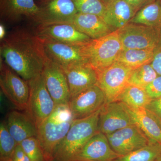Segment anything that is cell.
Returning a JSON list of instances; mask_svg holds the SVG:
<instances>
[{
    "label": "cell",
    "instance_id": "1",
    "mask_svg": "<svg viewBox=\"0 0 161 161\" xmlns=\"http://www.w3.org/2000/svg\"><path fill=\"white\" fill-rule=\"evenodd\" d=\"M0 54L3 62L27 81L42 74L47 59L40 38L23 29L2 40Z\"/></svg>",
    "mask_w": 161,
    "mask_h": 161
},
{
    "label": "cell",
    "instance_id": "2",
    "mask_svg": "<svg viewBox=\"0 0 161 161\" xmlns=\"http://www.w3.org/2000/svg\"><path fill=\"white\" fill-rule=\"evenodd\" d=\"M75 118L68 104L56 106L37 128V138L45 161L53 160L56 147L67 134Z\"/></svg>",
    "mask_w": 161,
    "mask_h": 161
},
{
    "label": "cell",
    "instance_id": "3",
    "mask_svg": "<svg viewBox=\"0 0 161 161\" xmlns=\"http://www.w3.org/2000/svg\"><path fill=\"white\" fill-rule=\"evenodd\" d=\"M101 109L89 116L74 120L67 134L56 147L52 161H72L90 139L99 132Z\"/></svg>",
    "mask_w": 161,
    "mask_h": 161
},
{
    "label": "cell",
    "instance_id": "4",
    "mask_svg": "<svg viewBox=\"0 0 161 161\" xmlns=\"http://www.w3.org/2000/svg\"><path fill=\"white\" fill-rule=\"evenodd\" d=\"M86 63L95 70L103 69L116 61L123 49L116 31L97 39H92L81 46Z\"/></svg>",
    "mask_w": 161,
    "mask_h": 161
},
{
    "label": "cell",
    "instance_id": "5",
    "mask_svg": "<svg viewBox=\"0 0 161 161\" xmlns=\"http://www.w3.org/2000/svg\"><path fill=\"white\" fill-rule=\"evenodd\" d=\"M27 82L30 95L26 113L38 128L53 112L56 105L47 88L42 74Z\"/></svg>",
    "mask_w": 161,
    "mask_h": 161
},
{
    "label": "cell",
    "instance_id": "6",
    "mask_svg": "<svg viewBox=\"0 0 161 161\" xmlns=\"http://www.w3.org/2000/svg\"><path fill=\"white\" fill-rule=\"evenodd\" d=\"M132 70L115 61L106 68L96 70L98 76L97 85L104 94L106 103L117 101L119 95L129 84Z\"/></svg>",
    "mask_w": 161,
    "mask_h": 161
},
{
    "label": "cell",
    "instance_id": "7",
    "mask_svg": "<svg viewBox=\"0 0 161 161\" xmlns=\"http://www.w3.org/2000/svg\"><path fill=\"white\" fill-rule=\"evenodd\" d=\"M123 49H155L161 42V33L142 24L129 23L116 31Z\"/></svg>",
    "mask_w": 161,
    "mask_h": 161
},
{
    "label": "cell",
    "instance_id": "8",
    "mask_svg": "<svg viewBox=\"0 0 161 161\" xmlns=\"http://www.w3.org/2000/svg\"><path fill=\"white\" fill-rule=\"evenodd\" d=\"M0 86L4 95L19 110H26L30 88L28 82L21 78L1 59Z\"/></svg>",
    "mask_w": 161,
    "mask_h": 161
},
{
    "label": "cell",
    "instance_id": "9",
    "mask_svg": "<svg viewBox=\"0 0 161 161\" xmlns=\"http://www.w3.org/2000/svg\"><path fill=\"white\" fill-rule=\"evenodd\" d=\"M38 6L33 20L38 24L72 23L78 13L72 0H46Z\"/></svg>",
    "mask_w": 161,
    "mask_h": 161
},
{
    "label": "cell",
    "instance_id": "10",
    "mask_svg": "<svg viewBox=\"0 0 161 161\" xmlns=\"http://www.w3.org/2000/svg\"><path fill=\"white\" fill-rule=\"evenodd\" d=\"M106 136L111 148L119 156L146 147L152 142L135 125L123 128Z\"/></svg>",
    "mask_w": 161,
    "mask_h": 161
},
{
    "label": "cell",
    "instance_id": "11",
    "mask_svg": "<svg viewBox=\"0 0 161 161\" xmlns=\"http://www.w3.org/2000/svg\"><path fill=\"white\" fill-rule=\"evenodd\" d=\"M40 39L46 58L62 69L87 63L82 53L81 45H71L45 38Z\"/></svg>",
    "mask_w": 161,
    "mask_h": 161
},
{
    "label": "cell",
    "instance_id": "12",
    "mask_svg": "<svg viewBox=\"0 0 161 161\" xmlns=\"http://www.w3.org/2000/svg\"><path fill=\"white\" fill-rule=\"evenodd\" d=\"M42 75L56 106L68 104L70 98L69 86L63 69L47 59Z\"/></svg>",
    "mask_w": 161,
    "mask_h": 161
},
{
    "label": "cell",
    "instance_id": "13",
    "mask_svg": "<svg viewBox=\"0 0 161 161\" xmlns=\"http://www.w3.org/2000/svg\"><path fill=\"white\" fill-rule=\"evenodd\" d=\"M106 103L104 94L96 85L72 97L68 105L75 119H79L94 114Z\"/></svg>",
    "mask_w": 161,
    "mask_h": 161
},
{
    "label": "cell",
    "instance_id": "14",
    "mask_svg": "<svg viewBox=\"0 0 161 161\" xmlns=\"http://www.w3.org/2000/svg\"><path fill=\"white\" fill-rule=\"evenodd\" d=\"M135 125L125 105L119 101L106 103L98 119V131L106 135Z\"/></svg>",
    "mask_w": 161,
    "mask_h": 161
},
{
    "label": "cell",
    "instance_id": "15",
    "mask_svg": "<svg viewBox=\"0 0 161 161\" xmlns=\"http://www.w3.org/2000/svg\"><path fill=\"white\" fill-rule=\"evenodd\" d=\"M38 25L34 33L40 38L78 46L83 45L92 40L79 31L72 23Z\"/></svg>",
    "mask_w": 161,
    "mask_h": 161
},
{
    "label": "cell",
    "instance_id": "16",
    "mask_svg": "<svg viewBox=\"0 0 161 161\" xmlns=\"http://www.w3.org/2000/svg\"><path fill=\"white\" fill-rule=\"evenodd\" d=\"M119 157L111 148L106 135L98 132L90 139L72 161H112Z\"/></svg>",
    "mask_w": 161,
    "mask_h": 161
},
{
    "label": "cell",
    "instance_id": "17",
    "mask_svg": "<svg viewBox=\"0 0 161 161\" xmlns=\"http://www.w3.org/2000/svg\"><path fill=\"white\" fill-rule=\"evenodd\" d=\"M63 69L67 78L70 98L97 85V72L88 64H75Z\"/></svg>",
    "mask_w": 161,
    "mask_h": 161
},
{
    "label": "cell",
    "instance_id": "18",
    "mask_svg": "<svg viewBox=\"0 0 161 161\" xmlns=\"http://www.w3.org/2000/svg\"><path fill=\"white\" fill-rule=\"evenodd\" d=\"M136 13L125 0H111L106 3L103 19L114 32L130 23Z\"/></svg>",
    "mask_w": 161,
    "mask_h": 161
},
{
    "label": "cell",
    "instance_id": "19",
    "mask_svg": "<svg viewBox=\"0 0 161 161\" xmlns=\"http://www.w3.org/2000/svg\"><path fill=\"white\" fill-rule=\"evenodd\" d=\"M39 7L35 0H0L1 17L16 22L23 17L34 19Z\"/></svg>",
    "mask_w": 161,
    "mask_h": 161
},
{
    "label": "cell",
    "instance_id": "20",
    "mask_svg": "<svg viewBox=\"0 0 161 161\" xmlns=\"http://www.w3.org/2000/svg\"><path fill=\"white\" fill-rule=\"evenodd\" d=\"M8 130L18 144L32 136H37V128L27 113L13 110L8 113L6 121Z\"/></svg>",
    "mask_w": 161,
    "mask_h": 161
},
{
    "label": "cell",
    "instance_id": "21",
    "mask_svg": "<svg viewBox=\"0 0 161 161\" xmlns=\"http://www.w3.org/2000/svg\"><path fill=\"white\" fill-rule=\"evenodd\" d=\"M72 24L92 39L103 37L112 32L103 18L97 15L78 13Z\"/></svg>",
    "mask_w": 161,
    "mask_h": 161
},
{
    "label": "cell",
    "instance_id": "22",
    "mask_svg": "<svg viewBox=\"0 0 161 161\" xmlns=\"http://www.w3.org/2000/svg\"><path fill=\"white\" fill-rule=\"evenodd\" d=\"M123 104L130 113L134 124L150 140L161 144V126L152 114L146 108H134Z\"/></svg>",
    "mask_w": 161,
    "mask_h": 161
},
{
    "label": "cell",
    "instance_id": "23",
    "mask_svg": "<svg viewBox=\"0 0 161 161\" xmlns=\"http://www.w3.org/2000/svg\"><path fill=\"white\" fill-rule=\"evenodd\" d=\"M130 23L150 26L161 33L160 0H155L139 10Z\"/></svg>",
    "mask_w": 161,
    "mask_h": 161
},
{
    "label": "cell",
    "instance_id": "24",
    "mask_svg": "<svg viewBox=\"0 0 161 161\" xmlns=\"http://www.w3.org/2000/svg\"><path fill=\"white\" fill-rule=\"evenodd\" d=\"M154 49H123L116 61L132 69L147 64L151 63Z\"/></svg>",
    "mask_w": 161,
    "mask_h": 161
},
{
    "label": "cell",
    "instance_id": "25",
    "mask_svg": "<svg viewBox=\"0 0 161 161\" xmlns=\"http://www.w3.org/2000/svg\"><path fill=\"white\" fill-rule=\"evenodd\" d=\"M151 100L145 89L128 84L119 96L117 101L130 108H146Z\"/></svg>",
    "mask_w": 161,
    "mask_h": 161
},
{
    "label": "cell",
    "instance_id": "26",
    "mask_svg": "<svg viewBox=\"0 0 161 161\" xmlns=\"http://www.w3.org/2000/svg\"><path fill=\"white\" fill-rule=\"evenodd\" d=\"M160 155L161 144L151 142L146 147L119 157L112 161H156Z\"/></svg>",
    "mask_w": 161,
    "mask_h": 161
},
{
    "label": "cell",
    "instance_id": "27",
    "mask_svg": "<svg viewBox=\"0 0 161 161\" xmlns=\"http://www.w3.org/2000/svg\"><path fill=\"white\" fill-rule=\"evenodd\" d=\"M158 76L150 63L147 64L132 70L128 83L145 88Z\"/></svg>",
    "mask_w": 161,
    "mask_h": 161
},
{
    "label": "cell",
    "instance_id": "28",
    "mask_svg": "<svg viewBox=\"0 0 161 161\" xmlns=\"http://www.w3.org/2000/svg\"><path fill=\"white\" fill-rule=\"evenodd\" d=\"M18 143L10 134L6 121L0 125V156L1 161L11 160Z\"/></svg>",
    "mask_w": 161,
    "mask_h": 161
},
{
    "label": "cell",
    "instance_id": "29",
    "mask_svg": "<svg viewBox=\"0 0 161 161\" xmlns=\"http://www.w3.org/2000/svg\"><path fill=\"white\" fill-rule=\"evenodd\" d=\"M78 13L97 15L103 18L106 4L102 0H72Z\"/></svg>",
    "mask_w": 161,
    "mask_h": 161
},
{
    "label": "cell",
    "instance_id": "30",
    "mask_svg": "<svg viewBox=\"0 0 161 161\" xmlns=\"http://www.w3.org/2000/svg\"><path fill=\"white\" fill-rule=\"evenodd\" d=\"M19 144L31 161H45L37 136L26 139Z\"/></svg>",
    "mask_w": 161,
    "mask_h": 161
},
{
    "label": "cell",
    "instance_id": "31",
    "mask_svg": "<svg viewBox=\"0 0 161 161\" xmlns=\"http://www.w3.org/2000/svg\"><path fill=\"white\" fill-rule=\"evenodd\" d=\"M145 91L151 99L161 97V76L158 75L151 83L145 88Z\"/></svg>",
    "mask_w": 161,
    "mask_h": 161
},
{
    "label": "cell",
    "instance_id": "32",
    "mask_svg": "<svg viewBox=\"0 0 161 161\" xmlns=\"http://www.w3.org/2000/svg\"><path fill=\"white\" fill-rule=\"evenodd\" d=\"M146 109L152 114L161 126V97L152 99Z\"/></svg>",
    "mask_w": 161,
    "mask_h": 161
},
{
    "label": "cell",
    "instance_id": "33",
    "mask_svg": "<svg viewBox=\"0 0 161 161\" xmlns=\"http://www.w3.org/2000/svg\"><path fill=\"white\" fill-rule=\"evenodd\" d=\"M150 64L158 75L161 76V42L154 49L153 59Z\"/></svg>",
    "mask_w": 161,
    "mask_h": 161
},
{
    "label": "cell",
    "instance_id": "34",
    "mask_svg": "<svg viewBox=\"0 0 161 161\" xmlns=\"http://www.w3.org/2000/svg\"><path fill=\"white\" fill-rule=\"evenodd\" d=\"M11 161H31L19 144H18L12 157Z\"/></svg>",
    "mask_w": 161,
    "mask_h": 161
},
{
    "label": "cell",
    "instance_id": "35",
    "mask_svg": "<svg viewBox=\"0 0 161 161\" xmlns=\"http://www.w3.org/2000/svg\"><path fill=\"white\" fill-rule=\"evenodd\" d=\"M125 1L132 6L136 12H137L145 6L154 2L155 0H125Z\"/></svg>",
    "mask_w": 161,
    "mask_h": 161
},
{
    "label": "cell",
    "instance_id": "36",
    "mask_svg": "<svg viewBox=\"0 0 161 161\" xmlns=\"http://www.w3.org/2000/svg\"><path fill=\"white\" fill-rule=\"evenodd\" d=\"M6 37V29L5 26L3 24L0 25V39L1 40H3Z\"/></svg>",
    "mask_w": 161,
    "mask_h": 161
},
{
    "label": "cell",
    "instance_id": "37",
    "mask_svg": "<svg viewBox=\"0 0 161 161\" xmlns=\"http://www.w3.org/2000/svg\"><path fill=\"white\" fill-rule=\"evenodd\" d=\"M156 161H161V155H160L159 156L158 158L157 159Z\"/></svg>",
    "mask_w": 161,
    "mask_h": 161
},
{
    "label": "cell",
    "instance_id": "38",
    "mask_svg": "<svg viewBox=\"0 0 161 161\" xmlns=\"http://www.w3.org/2000/svg\"><path fill=\"white\" fill-rule=\"evenodd\" d=\"M102 1L104 3H105L106 4V3H108L109 1H111V0H102Z\"/></svg>",
    "mask_w": 161,
    "mask_h": 161
},
{
    "label": "cell",
    "instance_id": "39",
    "mask_svg": "<svg viewBox=\"0 0 161 161\" xmlns=\"http://www.w3.org/2000/svg\"><path fill=\"white\" fill-rule=\"evenodd\" d=\"M38 1L40 2V3H41V2H43V1H46V0H38Z\"/></svg>",
    "mask_w": 161,
    "mask_h": 161
},
{
    "label": "cell",
    "instance_id": "40",
    "mask_svg": "<svg viewBox=\"0 0 161 161\" xmlns=\"http://www.w3.org/2000/svg\"></svg>",
    "mask_w": 161,
    "mask_h": 161
},
{
    "label": "cell",
    "instance_id": "41",
    "mask_svg": "<svg viewBox=\"0 0 161 161\" xmlns=\"http://www.w3.org/2000/svg\"><path fill=\"white\" fill-rule=\"evenodd\" d=\"M160 1H161V0H160Z\"/></svg>",
    "mask_w": 161,
    "mask_h": 161
}]
</instances>
